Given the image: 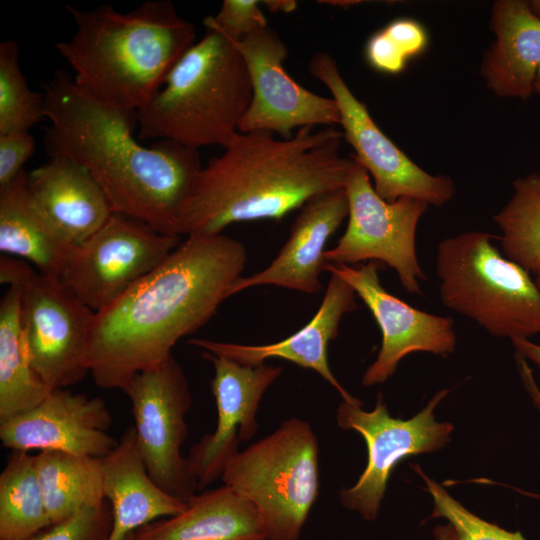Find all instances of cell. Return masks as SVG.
<instances>
[{"label": "cell", "mask_w": 540, "mask_h": 540, "mask_svg": "<svg viewBox=\"0 0 540 540\" xmlns=\"http://www.w3.org/2000/svg\"><path fill=\"white\" fill-rule=\"evenodd\" d=\"M243 243L224 235L187 236L153 271L96 312L86 366L97 386L123 392L140 371L172 355L230 297L247 263Z\"/></svg>", "instance_id": "obj_1"}, {"label": "cell", "mask_w": 540, "mask_h": 540, "mask_svg": "<svg viewBox=\"0 0 540 540\" xmlns=\"http://www.w3.org/2000/svg\"><path fill=\"white\" fill-rule=\"evenodd\" d=\"M49 156L84 166L113 212L136 218L166 235H180V217L202 168L198 149L172 140L151 147L134 138L137 112L104 104L56 70L43 86Z\"/></svg>", "instance_id": "obj_2"}, {"label": "cell", "mask_w": 540, "mask_h": 540, "mask_svg": "<svg viewBox=\"0 0 540 540\" xmlns=\"http://www.w3.org/2000/svg\"><path fill=\"white\" fill-rule=\"evenodd\" d=\"M306 126L289 139L239 132L197 174L180 217V235H215L233 223L279 220L312 197L344 188L351 157L343 132Z\"/></svg>", "instance_id": "obj_3"}, {"label": "cell", "mask_w": 540, "mask_h": 540, "mask_svg": "<svg viewBox=\"0 0 540 540\" xmlns=\"http://www.w3.org/2000/svg\"><path fill=\"white\" fill-rule=\"evenodd\" d=\"M76 31L55 44L74 71V83L96 100L124 110L144 107L178 59L196 42L194 25L168 0L146 1L128 12L102 4L67 5Z\"/></svg>", "instance_id": "obj_4"}, {"label": "cell", "mask_w": 540, "mask_h": 540, "mask_svg": "<svg viewBox=\"0 0 540 540\" xmlns=\"http://www.w3.org/2000/svg\"><path fill=\"white\" fill-rule=\"evenodd\" d=\"M172 66L137 112L138 137L187 147H226L252 99L247 64L235 40L209 27Z\"/></svg>", "instance_id": "obj_5"}, {"label": "cell", "mask_w": 540, "mask_h": 540, "mask_svg": "<svg viewBox=\"0 0 540 540\" xmlns=\"http://www.w3.org/2000/svg\"><path fill=\"white\" fill-rule=\"evenodd\" d=\"M484 231L441 240L435 272L442 304L499 338L540 335V290L531 274L506 258Z\"/></svg>", "instance_id": "obj_6"}, {"label": "cell", "mask_w": 540, "mask_h": 540, "mask_svg": "<svg viewBox=\"0 0 540 540\" xmlns=\"http://www.w3.org/2000/svg\"><path fill=\"white\" fill-rule=\"evenodd\" d=\"M223 483L256 509L267 540H298L319 494V444L309 423L290 418L238 451Z\"/></svg>", "instance_id": "obj_7"}, {"label": "cell", "mask_w": 540, "mask_h": 540, "mask_svg": "<svg viewBox=\"0 0 540 540\" xmlns=\"http://www.w3.org/2000/svg\"><path fill=\"white\" fill-rule=\"evenodd\" d=\"M344 189L349 206L347 226L337 244L326 250L325 260L350 266L363 261L386 264L409 294L422 295L420 282L427 275L417 256L416 232L430 205L408 197L385 201L374 190L368 172L353 158Z\"/></svg>", "instance_id": "obj_8"}, {"label": "cell", "mask_w": 540, "mask_h": 540, "mask_svg": "<svg viewBox=\"0 0 540 540\" xmlns=\"http://www.w3.org/2000/svg\"><path fill=\"white\" fill-rule=\"evenodd\" d=\"M130 399L138 445L153 481L169 495L188 502L198 482L181 449L188 435L185 415L192 396L174 358L137 373L124 392Z\"/></svg>", "instance_id": "obj_9"}, {"label": "cell", "mask_w": 540, "mask_h": 540, "mask_svg": "<svg viewBox=\"0 0 540 540\" xmlns=\"http://www.w3.org/2000/svg\"><path fill=\"white\" fill-rule=\"evenodd\" d=\"M448 393L449 389L438 391L424 409L408 420L392 417L382 394L372 411H364L359 399L340 402L338 426L360 433L368 450L366 468L357 482L340 491L344 507L356 511L364 520L374 521L395 466L408 457L439 450L450 440L453 425L437 422L434 416L436 406Z\"/></svg>", "instance_id": "obj_10"}, {"label": "cell", "mask_w": 540, "mask_h": 540, "mask_svg": "<svg viewBox=\"0 0 540 540\" xmlns=\"http://www.w3.org/2000/svg\"><path fill=\"white\" fill-rule=\"evenodd\" d=\"M182 240L113 212L74 248L60 280L83 304L99 312L153 271Z\"/></svg>", "instance_id": "obj_11"}, {"label": "cell", "mask_w": 540, "mask_h": 540, "mask_svg": "<svg viewBox=\"0 0 540 540\" xmlns=\"http://www.w3.org/2000/svg\"><path fill=\"white\" fill-rule=\"evenodd\" d=\"M308 70L331 92L339 108L344 139L355 152L352 158L372 176L374 190L382 199L394 202L408 197L435 207L453 199V180L446 175L429 174L384 134L367 107L350 90L331 55L315 53Z\"/></svg>", "instance_id": "obj_12"}, {"label": "cell", "mask_w": 540, "mask_h": 540, "mask_svg": "<svg viewBox=\"0 0 540 540\" xmlns=\"http://www.w3.org/2000/svg\"><path fill=\"white\" fill-rule=\"evenodd\" d=\"M95 313L61 282L37 272L21 287L20 314L32 366L51 390L80 382Z\"/></svg>", "instance_id": "obj_13"}, {"label": "cell", "mask_w": 540, "mask_h": 540, "mask_svg": "<svg viewBox=\"0 0 540 540\" xmlns=\"http://www.w3.org/2000/svg\"><path fill=\"white\" fill-rule=\"evenodd\" d=\"M250 74L252 99L239 132L270 131L289 139L294 129L340 124L333 98L317 95L295 82L283 62L288 49L278 33L265 27L236 42Z\"/></svg>", "instance_id": "obj_14"}, {"label": "cell", "mask_w": 540, "mask_h": 540, "mask_svg": "<svg viewBox=\"0 0 540 540\" xmlns=\"http://www.w3.org/2000/svg\"><path fill=\"white\" fill-rule=\"evenodd\" d=\"M382 265L377 261L354 266L325 265V271L353 288L381 331V347L362 377L364 386L387 381L399 362L411 353L427 352L446 358L454 353L457 344L452 318L419 310L384 289L378 275Z\"/></svg>", "instance_id": "obj_15"}, {"label": "cell", "mask_w": 540, "mask_h": 540, "mask_svg": "<svg viewBox=\"0 0 540 540\" xmlns=\"http://www.w3.org/2000/svg\"><path fill=\"white\" fill-rule=\"evenodd\" d=\"M201 356L214 367L211 391L216 402L217 425L213 433L193 445L187 457L199 489L221 478L227 462L239 451L240 441L255 436L259 403L283 370L264 363L245 366L206 351H201Z\"/></svg>", "instance_id": "obj_16"}, {"label": "cell", "mask_w": 540, "mask_h": 540, "mask_svg": "<svg viewBox=\"0 0 540 540\" xmlns=\"http://www.w3.org/2000/svg\"><path fill=\"white\" fill-rule=\"evenodd\" d=\"M112 416L100 397L51 391L36 407L0 423L3 447L12 451H59L102 458L118 444L107 431Z\"/></svg>", "instance_id": "obj_17"}, {"label": "cell", "mask_w": 540, "mask_h": 540, "mask_svg": "<svg viewBox=\"0 0 540 540\" xmlns=\"http://www.w3.org/2000/svg\"><path fill=\"white\" fill-rule=\"evenodd\" d=\"M348 213L344 188L309 199L300 208L278 255L263 270L241 276L233 284L230 295L260 285H274L307 294L320 292V275L327 263L326 245Z\"/></svg>", "instance_id": "obj_18"}, {"label": "cell", "mask_w": 540, "mask_h": 540, "mask_svg": "<svg viewBox=\"0 0 540 540\" xmlns=\"http://www.w3.org/2000/svg\"><path fill=\"white\" fill-rule=\"evenodd\" d=\"M357 308L353 288L331 274L321 305L310 322L289 337L275 343L248 345L193 338L190 345L215 356H222L245 366H258L270 358L290 361L317 372L347 402L356 401L333 375L328 363V345L339 332L342 317Z\"/></svg>", "instance_id": "obj_19"}, {"label": "cell", "mask_w": 540, "mask_h": 540, "mask_svg": "<svg viewBox=\"0 0 540 540\" xmlns=\"http://www.w3.org/2000/svg\"><path fill=\"white\" fill-rule=\"evenodd\" d=\"M27 193L42 219L74 247L98 231L113 213L90 172L61 155L50 156L27 174Z\"/></svg>", "instance_id": "obj_20"}, {"label": "cell", "mask_w": 540, "mask_h": 540, "mask_svg": "<svg viewBox=\"0 0 540 540\" xmlns=\"http://www.w3.org/2000/svg\"><path fill=\"white\" fill-rule=\"evenodd\" d=\"M100 463L104 496L113 514L109 540H125L139 528L186 508V502L166 493L150 477L134 427L124 431Z\"/></svg>", "instance_id": "obj_21"}, {"label": "cell", "mask_w": 540, "mask_h": 540, "mask_svg": "<svg viewBox=\"0 0 540 540\" xmlns=\"http://www.w3.org/2000/svg\"><path fill=\"white\" fill-rule=\"evenodd\" d=\"M495 40L485 52L480 74L497 96L528 100L540 68V19L524 0H498L491 11Z\"/></svg>", "instance_id": "obj_22"}, {"label": "cell", "mask_w": 540, "mask_h": 540, "mask_svg": "<svg viewBox=\"0 0 540 540\" xmlns=\"http://www.w3.org/2000/svg\"><path fill=\"white\" fill-rule=\"evenodd\" d=\"M133 540H267L254 506L227 485L195 494L179 514L134 532Z\"/></svg>", "instance_id": "obj_23"}, {"label": "cell", "mask_w": 540, "mask_h": 540, "mask_svg": "<svg viewBox=\"0 0 540 540\" xmlns=\"http://www.w3.org/2000/svg\"><path fill=\"white\" fill-rule=\"evenodd\" d=\"M27 172L0 187L1 254L32 262L39 273L60 279L74 250L36 212L27 193Z\"/></svg>", "instance_id": "obj_24"}, {"label": "cell", "mask_w": 540, "mask_h": 540, "mask_svg": "<svg viewBox=\"0 0 540 540\" xmlns=\"http://www.w3.org/2000/svg\"><path fill=\"white\" fill-rule=\"evenodd\" d=\"M20 303L21 287H8L0 302V423L36 407L51 392L32 366Z\"/></svg>", "instance_id": "obj_25"}, {"label": "cell", "mask_w": 540, "mask_h": 540, "mask_svg": "<svg viewBox=\"0 0 540 540\" xmlns=\"http://www.w3.org/2000/svg\"><path fill=\"white\" fill-rule=\"evenodd\" d=\"M36 471L51 524L106 499L100 458L59 451L35 455Z\"/></svg>", "instance_id": "obj_26"}, {"label": "cell", "mask_w": 540, "mask_h": 540, "mask_svg": "<svg viewBox=\"0 0 540 540\" xmlns=\"http://www.w3.org/2000/svg\"><path fill=\"white\" fill-rule=\"evenodd\" d=\"M50 525L35 455L13 451L0 475V540H28Z\"/></svg>", "instance_id": "obj_27"}, {"label": "cell", "mask_w": 540, "mask_h": 540, "mask_svg": "<svg viewBox=\"0 0 540 540\" xmlns=\"http://www.w3.org/2000/svg\"><path fill=\"white\" fill-rule=\"evenodd\" d=\"M512 186V196L493 220L503 255L535 275L540 270V174H526Z\"/></svg>", "instance_id": "obj_28"}, {"label": "cell", "mask_w": 540, "mask_h": 540, "mask_svg": "<svg viewBox=\"0 0 540 540\" xmlns=\"http://www.w3.org/2000/svg\"><path fill=\"white\" fill-rule=\"evenodd\" d=\"M44 117V95L31 90L19 65V46L0 43V134L29 131Z\"/></svg>", "instance_id": "obj_29"}, {"label": "cell", "mask_w": 540, "mask_h": 540, "mask_svg": "<svg viewBox=\"0 0 540 540\" xmlns=\"http://www.w3.org/2000/svg\"><path fill=\"white\" fill-rule=\"evenodd\" d=\"M413 468L426 482L433 499L431 518H444L445 524L433 528L434 540H527L520 531H508L467 510L441 485L427 477L419 466Z\"/></svg>", "instance_id": "obj_30"}, {"label": "cell", "mask_w": 540, "mask_h": 540, "mask_svg": "<svg viewBox=\"0 0 540 540\" xmlns=\"http://www.w3.org/2000/svg\"><path fill=\"white\" fill-rule=\"evenodd\" d=\"M424 27L416 20L399 18L391 21L367 41L365 55L376 70L398 74L407 61L420 54L427 46Z\"/></svg>", "instance_id": "obj_31"}, {"label": "cell", "mask_w": 540, "mask_h": 540, "mask_svg": "<svg viewBox=\"0 0 540 540\" xmlns=\"http://www.w3.org/2000/svg\"><path fill=\"white\" fill-rule=\"evenodd\" d=\"M113 527L112 509L107 500L86 506L68 518L51 524L28 540H109Z\"/></svg>", "instance_id": "obj_32"}, {"label": "cell", "mask_w": 540, "mask_h": 540, "mask_svg": "<svg viewBox=\"0 0 540 540\" xmlns=\"http://www.w3.org/2000/svg\"><path fill=\"white\" fill-rule=\"evenodd\" d=\"M260 3L257 0H224L218 13L206 17L203 24L240 41L245 36L268 27Z\"/></svg>", "instance_id": "obj_33"}, {"label": "cell", "mask_w": 540, "mask_h": 540, "mask_svg": "<svg viewBox=\"0 0 540 540\" xmlns=\"http://www.w3.org/2000/svg\"><path fill=\"white\" fill-rule=\"evenodd\" d=\"M35 151L29 131L0 134V187L12 182Z\"/></svg>", "instance_id": "obj_34"}, {"label": "cell", "mask_w": 540, "mask_h": 540, "mask_svg": "<svg viewBox=\"0 0 540 540\" xmlns=\"http://www.w3.org/2000/svg\"><path fill=\"white\" fill-rule=\"evenodd\" d=\"M28 261L6 254L0 257L1 284L23 287L36 274Z\"/></svg>", "instance_id": "obj_35"}, {"label": "cell", "mask_w": 540, "mask_h": 540, "mask_svg": "<svg viewBox=\"0 0 540 540\" xmlns=\"http://www.w3.org/2000/svg\"><path fill=\"white\" fill-rule=\"evenodd\" d=\"M516 364L522 383L529 394L534 406L540 411V389L535 381L533 371L527 360L516 354Z\"/></svg>", "instance_id": "obj_36"}, {"label": "cell", "mask_w": 540, "mask_h": 540, "mask_svg": "<svg viewBox=\"0 0 540 540\" xmlns=\"http://www.w3.org/2000/svg\"><path fill=\"white\" fill-rule=\"evenodd\" d=\"M516 354L520 355L526 360H530L537 367L540 368V345L536 344L530 339H513L511 340Z\"/></svg>", "instance_id": "obj_37"}, {"label": "cell", "mask_w": 540, "mask_h": 540, "mask_svg": "<svg viewBox=\"0 0 540 540\" xmlns=\"http://www.w3.org/2000/svg\"><path fill=\"white\" fill-rule=\"evenodd\" d=\"M261 3L272 13H292L297 8L295 0H264Z\"/></svg>", "instance_id": "obj_38"}, {"label": "cell", "mask_w": 540, "mask_h": 540, "mask_svg": "<svg viewBox=\"0 0 540 540\" xmlns=\"http://www.w3.org/2000/svg\"><path fill=\"white\" fill-rule=\"evenodd\" d=\"M531 12L540 19V0L527 1Z\"/></svg>", "instance_id": "obj_39"}, {"label": "cell", "mask_w": 540, "mask_h": 540, "mask_svg": "<svg viewBox=\"0 0 540 540\" xmlns=\"http://www.w3.org/2000/svg\"><path fill=\"white\" fill-rule=\"evenodd\" d=\"M534 93L540 95V68L538 70L535 82H534Z\"/></svg>", "instance_id": "obj_40"}, {"label": "cell", "mask_w": 540, "mask_h": 540, "mask_svg": "<svg viewBox=\"0 0 540 540\" xmlns=\"http://www.w3.org/2000/svg\"><path fill=\"white\" fill-rule=\"evenodd\" d=\"M534 276L535 283L540 290V270Z\"/></svg>", "instance_id": "obj_41"}, {"label": "cell", "mask_w": 540, "mask_h": 540, "mask_svg": "<svg viewBox=\"0 0 540 540\" xmlns=\"http://www.w3.org/2000/svg\"><path fill=\"white\" fill-rule=\"evenodd\" d=\"M134 533L130 534L125 540H133Z\"/></svg>", "instance_id": "obj_42"}]
</instances>
